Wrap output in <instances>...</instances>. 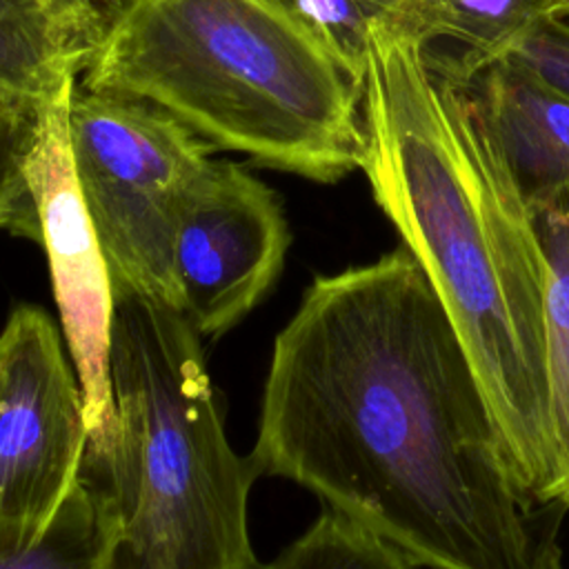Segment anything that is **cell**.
I'll list each match as a JSON object with an SVG mask.
<instances>
[{"label":"cell","instance_id":"obj_8","mask_svg":"<svg viewBox=\"0 0 569 569\" xmlns=\"http://www.w3.org/2000/svg\"><path fill=\"white\" fill-rule=\"evenodd\" d=\"M291 242L276 193L233 162H209L187 189L171 251L176 309L220 338L273 287Z\"/></svg>","mask_w":569,"mask_h":569},{"label":"cell","instance_id":"obj_6","mask_svg":"<svg viewBox=\"0 0 569 569\" xmlns=\"http://www.w3.org/2000/svg\"><path fill=\"white\" fill-rule=\"evenodd\" d=\"M76 78L40 102L27 182L47 253L62 338L82 391L89 453L102 467L113 449L111 325L113 276L89 216L73 160L69 111Z\"/></svg>","mask_w":569,"mask_h":569},{"label":"cell","instance_id":"obj_10","mask_svg":"<svg viewBox=\"0 0 569 569\" xmlns=\"http://www.w3.org/2000/svg\"><path fill=\"white\" fill-rule=\"evenodd\" d=\"M127 0H0V91L33 102L78 78Z\"/></svg>","mask_w":569,"mask_h":569},{"label":"cell","instance_id":"obj_19","mask_svg":"<svg viewBox=\"0 0 569 569\" xmlns=\"http://www.w3.org/2000/svg\"><path fill=\"white\" fill-rule=\"evenodd\" d=\"M551 11H553V16L567 18L569 16V0H551Z\"/></svg>","mask_w":569,"mask_h":569},{"label":"cell","instance_id":"obj_1","mask_svg":"<svg viewBox=\"0 0 569 569\" xmlns=\"http://www.w3.org/2000/svg\"><path fill=\"white\" fill-rule=\"evenodd\" d=\"M249 460L418 567L565 569L569 509L518 482L473 365L402 242L305 289L273 340Z\"/></svg>","mask_w":569,"mask_h":569},{"label":"cell","instance_id":"obj_4","mask_svg":"<svg viewBox=\"0 0 569 569\" xmlns=\"http://www.w3.org/2000/svg\"><path fill=\"white\" fill-rule=\"evenodd\" d=\"M113 569H258L247 527L260 476L229 445L202 338L171 302L113 282Z\"/></svg>","mask_w":569,"mask_h":569},{"label":"cell","instance_id":"obj_9","mask_svg":"<svg viewBox=\"0 0 569 569\" xmlns=\"http://www.w3.org/2000/svg\"><path fill=\"white\" fill-rule=\"evenodd\" d=\"M527 204L569 184V96L516 56L467 84Z\"/></svg>","mask_w":569,"mask_h":569},{"label":"cell","instance_id":"obj_15","mask_svg":"<svg viewBox=\"0 0 569 569\" xmlns=\"http://www.w3.org/2000/svg\"><path fill=\"white\" fill-rule=\"evenodd\" d=\"M40 102L0 91V231L40 242L27 160L38 129Z\"/></svg>","mask_w":569,"mask_h":569},{"label":"cell","instance_id":"obj_11","mask_svg":"<svg viewBox=\"0 0 569 569\" xmlns=\"http://www.w3.org/2000/svg\"><path fill=\"white\" fill-rule=\"evenodd\" d=\"M545 16L551 0H400L376 22L416 40L433 73L467 87Z\"/></svg>","mask_w":569,"mask_h":569},{"label":"cell","instance_id":"obj_18","mask_svg":"<svg viewBox=\"0 0 569 569\" xmlns=\"http://www.w3.org/2000/svg\"><path fill=\"white\" fill-rule=\"evenodd\" d=\"M365 4H369L376 13H378V18L382 16V13H387L389 9H393L400 0H362Z\"/></svg>","mask_w":569,"mask_h":569},{"label":"cell","instance_id":"obj_12","mask_svg":"<svg viewBox=\"0 0 569 569\" xmlns=\"http://www.w3.org/2000/svg\"><path fill=\"white\" fill-rule=\"evenodd\" d=\"M529 211L547 262L545 342L556 467L551 502L569 509V184L538 198Z\"/></svg>","mask_w":569,"mask_h":569},{"label":"cell","instance_id":"obj_5","mask_svg":"<svg viewBox=\"0 0 569 569\" xmlns=\"http://www.w3.org/2000/svg\"><path fill=\"white\" fill-rule=\"evenodd\" d=\"M69 129L78 182L113 282L176 305L171 251L182 198L209 144L169 113L76 87Z\"/></svg>","mask_w":569,"mask_h":569},{"label":"cell","instance_id":"obj_13","mask_svg":"<svg viewBox=\"0 0 569 569\" xmlns=\"http://www.w3.org/2000/svg\"><path fill=\"white\" fill-rule=\"evenodd\" d=\"M113 547L109 489L82 473L38 538L22 542L0 533V569H113Z\"/></svg>","mask_w":569,"mask_h":569},{"label":"cell","instance_id":"obj_7","mask_svg":"<svg viewBox=\"0 0 569 569\" xmlns=\"http://www.w3.org/2000/svg\"><path fill=\"white\" fill-rule=\"evenodd\" d=\"M60 331L18 305L0 331V533L38 538L80 482L89 431Z\"/></svg>","mask_w":569,"mask_h":569},{"label":"cell","instance_id":"obj_17","mask_svg":"<svg viewBox=\"0 0 569 569\" xmlns=\"http://www.w3.org/2000/svg\"><path fill=\"white\" fill-rule=\"evenodd\" d=\"M511 56L569 96V22L565 18L545 16L538 20Z\"/></svg>","mask_w":569,"mask_h":569},{"label":"cell","instance_id":"obj_3","mask_svg":"<svg viewBox=\"0 0 569 569\" xmlns=\"http://www.w3.org/2000/svg\"><path fill=\"white\" fill-rule=\"evenodd\" d=\"M82 89L313 182L362 167V89L280 0H127Z\"/></svg>","mask_w":569,"mask_h":569},{"label":"cell","instance_id":"obj_2","mask_svg":"<svg viewBox=\"0 0 569 569\" xmlns=\"http://www.w3.org/2000/svg\"><path fill=\"white\" fill-rule=\"evenodd\" d=\"M362 122L360 169L373 200L440 298L518 482L551 502L547 262L529 204L469 89L433 73L416 40L378 22Z\"/></svg>","mask_w":569,"mask_h":569},{"label":"cell","instance_id":"obj_16","mask_svg":"<svg viewBox=\"0 0 569 569\" xmlns=\"http://www.w3.org/2000/svg\"><path fill=\"white\" fill-rule=\"evenodd\" d=\"M329 49L362 89L367 51L378 13L362 0H280Z\"/></svg>","mask_w":569,"mask_h":569},{"label":"cell","instance_id":"obj_14","mask_svg":"<svg viewBox=\"0 0 569 569\" xmlns=\"http://www.w3.org/2000/svg\"><path fill=\"white\" fill-rule=\"evenodd\" d=\"M258 569H418V565L373 529L325 507L293 542Z\"/></svg>","mask_w":569,"mask_h":569}]
</instances>
